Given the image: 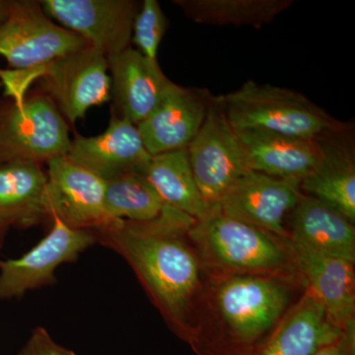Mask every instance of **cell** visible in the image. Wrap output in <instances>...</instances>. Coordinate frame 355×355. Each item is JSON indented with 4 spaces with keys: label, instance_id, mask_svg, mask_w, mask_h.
<instances>
[{
    "label": "cell",
    "instance_id": "obj_1",
    "mask_svg": "<svg viewBox=\"0 0 355 355\" xmlns=\"http://www.w3.org/2000/svg\"><path fill=\"white\" fill-rule=\"evenodd\" d=\"M195 219L166 205L148 222L120 220L95 233L97 242L130 263L170 323L186 330L200 291V263L186 243Z\"/></svg>",
    "mask_w": 355,
    "mask_h": 355
},
{
    "label": "cell",
    "instance_id": "obj_2",
    "mask_svg": "<svg viewBox=\"0 0 355 355\" xmlns=\"http://www.w3.org/2000/svg\"><path fill=\"white\" fill-rule=\"evenodd\" d=\"M234 130H259L306 139H319L347 127L302 93L247 81L219 97Z\"/></svg>",
    "mask_w": 355,
    "mask_h": 355
},
{
    "label": "cell",
    "instance_id": "obj_3",
    "mask_svg": "<svg viewBox=\"0 0 355 355\" xmlns=\"http://www.w3.org/2000/svg\"><path fill=\"white\" fill-rule=\"evenodd\" d=\"M214 265L242 272H273L286 263L284 250L270 233L227 216L218 205L196 220L188 232Z\"/></svg>",
    "mask_w": 355,
    "mask_h": 355
},
{
    "label": "cell",
    "instance_id": "obj_4",
    "mask_svg": "<svg viewBox=\"0 0 355 355\" xmlns=\"http://www.w3.org/2000/svg\"><path fill=\"white\" fill-rule=\"evenodd\" d=\"M69 125L51 98H26L0 114V164L29 162L41 165L67 155Z\"/></svg>",
    "mask_w": 355,
    "mask_h": 355
},
{
    "label": "cell",
    "instance_id": "obj_5",
    "mask_svg": "<svg viewBox=\"0 0 355 355\" xmlns=\"http://www.w3.org/2000/svg\"><path fill=\"white\" fill-rule=\"evenodd\" d=\"M87 46L78 35L55 24L37 2L11 4L0 25V55L15 69L46 64Z\"/></svg>",
    "mask_w": 355,
    "mask_h": 355
},
{
    "label": "cell",
    "instance_id": "obj_6",
    "mask_svg": "<svg viewBox=\"0 0 355 355\" xmlns=\"http://www.w3.org/2000/svg\"><path fill=\"white\" fill-rule=\"evenodd\" d=\"M187 150L198 190L209 205H217L248 172L237 135L229 125L219 97H212L202 128Z\"/></svg>",
    "mask_w": 355,
    "mask_h": 355
},
{
    "label": "cell",
    "instance_id": "obj_7",
    "mask_svg": "<svg viewBox=\"0 0 355 355\" xmlns=\"http://www.w3.org/2000/svg\"><path fill=\"white\" fill-rule=\"evenodd\" d=\"M46 177V209L50 218L57 217L69 227L94 234L120 221L106 209L104 180L67 155L48 162Z\"/></svg>",
    "mask_w": 355,
    "mask_h": 355
},
{
    "label": "cell",
    "instance_id": "obj_8",
    "mask_svg": "<svg viewBox=\"0 0 355 355\" xmlns=\"http://www.w3.org/2000/svg\"><path fill=\"white\" fill-rule=\"evenodd\" d=\"M53 227L28 253L18 259L0 260V299L21 298L40 287L55 284V270L72 263L79 254L97 243L94 233L69 227L53 217Z\"/></svg>",
    "mask_w": 355,
    "mask_h": 355
},
{
    "label": "cell",
    "instance_id": "obj_9",
    "mask_svg": "<svg viewBox=\"0 0 355 355\" xmlns=\"http://www.w3.org/2000/svg\"><path fill=\"white\" fill-rule=\"evenodd\" d=\"M42 78L60 113L72 123L111 97L108 60L89 44L44 64Z\"/></svg>",
    "mask_w": 355,
    "mask_h": 355
},
{
    "label": "cell",
    "instance_id": "obj_10",
    "mask_svg": "<svg viewBox=\"0 0 355 355\" xmlns=\"http://www.w3.org/2000/svg\"><path fill=\"white\" fill-rule=\"evenodd\" d=\"M44 12L106 58L130 48L137 3L132 0H44Z\"/></svg>",
    "mask_w": 355,
    "mask_h": 355
},
{
    "label": "cell",
    "instance_id": "obj_11",
    "mask_svg": "<svg viewBox=\"0 0 355 355\" xmlns=\"http://www.w3.org/2000/svg\"><path fill=\"white\" fill-rule=\"evenodd\" d=\"M288 301L286 286L277 280L236 275L224 280L216 303L229 330L241 342L251 343L270 330Z\"/></svg>",
    "mask_w": 355,
    "mask_h": 355
},
{
    "label": "cell",
    "instance_id": "obj_12",
    "mask_svg": "<svg viewBox=\"0 0 355 355\" xmlns=\"http://www.w3.org/2000/svg\"><path fill=\"white\" fill-rule=\"evenodd\" d=\"M301 181L248 171L235 182L217 205L222 212L268 233L287 236L286 214L301 196Z\"/></svg>",
    "mask_w": 355,
    "mask_h": 355
},
{
    "label": "cell",
    "instance_id": "obj_13",
    "mask_svg": "<svg viewBox=\"0 0 355 355\" xmlns=\"http://www.w3.org/2000/svg\"><path fill=\"white\" fill-rule=\"evenodd\" d=\"M301 272L312 294L331 323L343 331L338 347L354 355L355 275L354 263L292 244Z\"/></svg>",
    "mask_w": 355,
    "mask_h": 355
},
{
    "label": "cell",
    "instance_id": "obj_14",
    "mask_svg": "<svg viewBox=\"0 0 355 355\" xmlns=\"http://www.w3.org/2000/svg\"><path fill=\"white\" fill-rule=\"evenodd\" d=\"M212 97L171 83L153 113L137 125L151 156L187 149L202 128Z\"/></svg>",
    "mask_w": 355,
    "mask_h": 355
},
{
    "label": "cell",
    "instance_id": "obj_15",
    "mask_svg": "<svg viewBox=\"0 0 355 355\" xmlns=\"http://www.w3.org/2000/svg\"><path fill=\"white\" fill-rule=\"evenodd\" d=\"M67 156L104 181L125 173L144 174L153 159L137 125L116 116H112L109 127L101 135H76Z\"/></svg>",
    "mask_w": 355,
    "mask_h": 355
},
{
    "label": "cell",
    "instance_id": "obj_16",
    "mask_svg": "<svg viewBox=\"0 0 355 355\" xmlns=\"http://www.w3.org/2000/svg\"><path fill=\"white\" fill-rule=\"evenodd\" d=\"M107 60L121 116L137 125L158 106L172 81L166 77L157 60L144 57L130 46Z\"/></svg>",
    "mask_w": 355,
    "mask_h": 355
},
{
    "label": "cell",
    "instance_id": "obj_17",
    "mask_svg": "<svg viewBox=\"0 0 355 355\" xmlns=\"http://www.w3.org/2000/svg\"><path fill=\"white\" fill-rule=\"evenodd\" d=\"M319 140L322 156L314 170L301 180V191L355 220V149L350 128Z\"/></svg>",
    "mask_w": 355,
    "mask_h": 355
},
{
    "label": "cell",
    "instance_id": "obj_18",
    "mask_svg": "<svg viewBox=\"0 0 355 355\" xmlns=\"http://www.w3.org/2000/svg\"><path fill=\"white\" fill-rule=\"evenodd\" d=\"M248 171L284 179H304L322 156L318 139L259 130H235Z\"/></svg>",
    "mask_w": 355,
    "mask_h": 355
},
{
    "label": "cell",
    "instance_id": "obj_19",
    "mask_svg": "<svg viewBox=\"0 0 355 355\" xmlns=\"http://www.w3.org/2000/svg\"><path fill=\"white\" fill-rule=\"evenodd\" d=\"M291 211L292 244L354 263L355 229L347 217L303 193Z\"/></svg>",
    "mask_w": 355,
    "mask_h": 355
},
{
    "label": "cell",
    "instance_id": "obj_20",
    "mask_svg": "<svg viewBox=\"0 0 355 355\" xmlns=\"http://www.w3.org/2000/svg\"><path fill=\"white\" fill-rule=\"evenodd\" d=\"M46 172L40 164H0V224L29 228L50 218L46 209Z\"/></svg>",
    "mask_w": 355,
    "mask_h": 355
},
{
    "label": "cell",
    "instance_id": "obj_21",
    "mask_svg": "<svg viewBox=\"0 0 355 355\" xmlns=\"http://www.w3.org/2000/svg\"><path fill=\"white\" fill-rule=\"evenodd\" d=\"M343 331L335 326L321 303L308 294L261 355H314L342 342Z\"/></svg>",
    "mask_w": 355,
    "mask_h": 355
},
{
    "label": "cell",
    "instance_id": "obj_22",
    "mask_svg": "<svg viewBox=\"0 0 355 355\" xmlns=\"http://www.w3.org/2000/svg\"><path fill=\"white\" fill-rule=\"evenodd\" d=\"M142 175L165 205L195 220L202 219L211 209L198 190L187 149L153 156Z\"/></svg>",
    "mask_w": 355,
    "mask_h": 355
},
{
    "label": "cell",
    "instance_id": "obj_23",
    "mask_svg": "<svg viewBox=\"0 0 355 355\" xmlns=\"http://www.w3.org/2000/svg\"><path fill=\"white\" fill-rule=\"evenodd\" d=\"M184 15L198 24L261 28L293 4L292 0H176Z\"/></svg>",
    "mask_w": 355,
    "mask_h": 355
},
{
    "label": "cell",
    "instance_id": "obj_24",
    "mask_svg": "<svg viewBox=\"0 0 355 355\" xmlns=\"http://www.w3.org/2000/svg\"><path fill=\"white\" fill-rule=\"evenodd\" d=\"M105 183V205L116 220L153 221L165 209L164 202L140 173H125Z\"/></svg>",
    "mask_w": 355,
    "mask_h": 355
},
{
    "label": "cell",
    "instance_id": "obj_25",
    "mask_svg": "<svg viewBox=\"0 0 355 355\" xmlns=\"http://www.w3.org/2000/svg\"><path fill=\"white\" fill-rule=\"evenodd\" d=\"M168 29V19L156 0H144L132 26L133 43L144 57L157 60L159 46Z\"/></svg>",
    "mask_w": 355,
    "mask_h": 355
},
{
    "label": "cell",
    "instance_id": "obj_26",
    "mask_svg": "<svg viewBox=\"0 0 355 355\" xmlns=\"http://www.w3.org/2000/svg\"><path fill=\"white\" fill-rule=\"evenodd\" d=\"M17 355H76L73 350L58 345L43 327L33 330Z\"/></svg>",
    "mask_w": 355,
    "mask_h": 355
},
{
    "label": "cell",
    "instance_id": "obj_27",
    "mask_svg": "<svg viewBox=\"0 0 355 355\" xmlns=\"http://www.w3.org/2000/svg\"><path fill=\"white\" fill-rule=\"evenodd\" d=\"M314 355H345L343 354V350L338 347V343L336 345H328L324 347L323 349L319 350Z\"/></svg>",
    "mask_w": 355,
    "mask_h": 355
},
{
    "label": "cell",
    "instance_id": "obj_28",
    "mask_svg": "<svg viewBox=\"0 0 355 355\" xmlns=\"http://www.w3.org/2000/svg\"><path fill=\"white\" fill-rule=\"evenodd\" d=\"M8 228L9 227H7V226L3 225V224H0V248L3 245L4 238H6V234Z\"/></svg>",
    "mask_w": 355,
    "mask_h": 355
},
{
    "label": "cell",
    "instance_id": "obj_29",
    "mask_svg": "<svg viewBox=\"0 0 355 355\" xmlns=\"http://www.w3.org/2000/svg\"><path fill=\"white\" fill-rule=\"evenodd\" d=\"M7 13H8V9H6L3 4L0 3V25L6 20Z\"/></svg>",
    "mask_w": 355,
    "mask_h": 355
}]
</instances>
